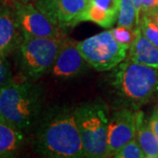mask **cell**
<instances>
[{
    "label": "cell",
    "instance_id": "7402d4cb",
    "mask_svg": "<svg viewBox=\"0 0 158 158\" xmlns=\"http://www.w3.org/2000/svg\"><path fill=\"white\" fill-rule=\"evenodd\" d=\"M148 123H149V126H150L151 129L153 130L154 134L156 135L158 139V109L153 113V115L148 120Z\"/></svg>",
    "mask_w": 158,
    "mask_h": 158
},
{
    "label": "cell",
    "instance_id": "7c38bea8",
    "mask_svg": "<svg viewBox=\"0 0 158 158\" xmlns=\"http://www.w3.org/2000/svg\"><path fill=\"white\" fill-rule=\"evenodd\" d=\"M119 0H90L79 23L90 21L104 28H111L118 20Z\"/></svg>",
    "mask_w": 158,
    "mask_h": 158
},
{
    "label": "cell",
    "instance_id": "ac0fdd59",
    "mask_svg": "<svg viewBox=\"0 0 158 158\" xmlns=\"http://www.w3.org/2000/svg\"><path fill=\"white\" fill-rule=\"evenodd\" d=\"M116 158H144L146 157L137 139L127 142L114 155Z\"/></svg>",
    "mask_w": 158,
    "mask_h": 158
},
{
    "label": "cell",
    "instance_id": "ba28073f",
    "mask_svg": "<svg viewBox=\"0 0 158 158\" xmlns=\"http://www.w3.org/2000/svg\"><path fill=\"white\" fill-rule=\"evenodd\" d=\"M90 0H38L33 3L48 19L62 30L74 27Z\"/></svg>",
    "mask_w": 158,
    "mask_h": 158
},
{
    "label": "cell",
    "instance_id": "cb8c5ba5",
    "mask_svg": "<svg viewBox=\"0 0 158 158\" xmlns=\"http://www.w3.org/2000/svg\"><path fill=\"white\" fill-rule=\"evenodd\" d=\"M19 1L24 2V3H34V2H36L38 0H19Z\"/></svg>",
    "mask_w": 158,
    "mask_h": 158
},
{
    "label": "cell",
    "instance_id": "d4e9b609",
    "mask_svg": "<svg viewBox=\"0 0 158 158\" xmlns=\"http://www.w3.org/2000/svg\"><path fill=\"white\" fill-rule=\"evenodd\" d=\"M153 19H154V20H155V21H156V24H157L158 25V14H156V15H155V16H154V17H152Z\"/></svg>",
    "mask_w": 158,
    "mask_h": 158
},
{
    "label": "cell",
    "instance_id": "5bb4252c",
    "mask_svg": "<svg viewBox=\"0 0 158 158\" xmlns=\"http://www.w3.org/2000/svg\"><path fill=\"white\" fill-rule=\"evenodd\" d=\"M23 134L0 115V157L16 156L24 141Z\"/></svg>",
    "mask_w": 158,
    "mask_h": 158
},
{
    "label": "cell",
    "instance_id": "44dd1931",
    "mask_svg": "<svg viewBox=\"0 0 158 158\" xmlns=\"http://www.w3.org/2000/svg\"><path fill=\"white\" fill-rule=\"evenodd\" d=\"M141 12L149 17L158 14V0H142Z\"/></svg>",
    "mask_w": 158,
    "mask_h": 158
},
{
    "label": "cell",
    "instance_id": "52a82bcc",
    "mask_svg": "<svg viewBox=\"0 0 158 158\" xmlns=\"http://www.w3.org/2000/svg\"><path fill=\"white\" fill-rule=\"evenodd\" d=\"M13 11L24 35L35 37H65L64 30L51 22L33 3L12 0Z\"/></svg>",
    "mask_w": 158,
    "mask_h": 158
},
{
    "label": "cell",
    "instance_id": "277c9868",
    "mask_svg": "<svg viewBox=\"0 0 158 158\" xmlns=\"http://www.w3.org/2000/svg\"><path fill=\"white\" fill-rule=\"evenodd\" d=\"M85 157H108L107 106L99 100L80 105L74 109Z\"/></svg>",
    "mask_w": 158,
    "mask_h": 158
},
{
    "label": "cell",
    "instance_id": "d6986e66",
    "mask_svg": "<svg viewBox=\"0 0 158 158\" xmlns=\"http://www.w3.org/2000/svg\"><path fill=\"white\" fill-rule=\"evenodd\" d=\"M135 29L131 30L125 27L118 26L112 29V33L118 42L130 48L135 37Z\"/></svg>",
    "mask_w": 158,
    "mask_h": 158
},
{
    "label": "cell",
    "instance_id": "5b68a950",
    "mask_svg": "<svg viewBox=\"0 0 158 158\" xmlns=\"http://www.w3.org/2000/svg\"><path fill=\"white\" fill-rule=\"evenodd\" d=\"M65 39L24 35L18 48L19 65L23 77L35 81L50 70Z\"/></svg>",
    "mask_w": 158,
    "mask_h": 158
},
{
    "label": "cell",
    "instance_id": "3957f363",
    "mask_svg": "<svg viewBox=\"0 0 158 158\" xmlns=\"http://www.w3.org/2000/svg\"><path fill=\"white\" fill-rule=\"evenodd\" d=\"M157 69L128 58L116 67L111 85L124 107L135 110L157 94Z\"/></svg>",
    "mask_w": 158,
    "mask_h": 158
},
{
    "label": "cell",
    "instance_id": "e0dca14e",
    "mask_svg": "<svg viewBox=\"0 0 158 158\" xmlns=\"http://www.w3.org/2000/svg\"><path fill=\"white\" fill-rule=\"evenodd\" d=\"M139 27L145 37L158 48V25L154 19L147 15H142Z\"/></svg>",
    "mask_w": 158,
    "mask_h": 158
},
{
    "label": "cell",
    "instance_id": "9c48e42d",
    "mask_svg": "<svg viewBox=\"0 0 158 158\" xmlns=\"http://www.w3.org/2000/svg\"><path fill=\"white\" fill-rule=\"evenodd\" d=\"M138 113L127 107L113 113L108 127V157L114 156L124 145L136 138Z\"/></svg>",
    "mask_w": 158,
    "mask_h": 158
},
{
    "label": "cell",
    "instance_id": "8992f818",
    "mask_svg": "<svg viewBox=\"0 0 158 158\" xmlns=\"http://www.w3.org/2000/svg\"><path fill=\"white\" fill-rule=\"evenodd\" d=\"M85 61L98 71L116 68L127 59L129 48L114 38L112 30H106L77 43Z\"/></svg>",
    "mask_w": 158,
    "mask_h": 158
},
{
    "label": "cell",
    "instance_id": "7a4b0ae2",
    "mask_svg": "<svg viewBox=\"0 0 158 158\" xmlns=\"http://www.w3.org/2000/svg\"><path fill=\"white\" fill-rule=\"evenodd\" d=\"M27 78L13 79L0 88V115L23 133L36 126L42 113V89Z\"/></svg>",
    "mask_w": 158,
    "mask_h": 158
},
{
    "label": "cell",
    "instance_id": "2e32d148",
    "mask_svg": "<svg viewBox=\"0 0 158 158\" xmlns=\"http://www.w3.org/2000/svg\"><path fill=\"white\" fill-rule=\"evenodd\" d=\"M118 26L125 27L131 30H135L137 26L136 11L132 0H119Z\"/></svg>",
    "mask_w": 158,
    "mask_h": 158
},
{
    "label": "cell",
    "instance_id": "9a60e30c",
    "mask_svg": "<svg viewBox=\"0 0 158 158\" xmlns=\"http://www.w3.org/2000/svg\"><path fill=\"white\" fill-rule=\"evenodd\" d=\"M136 139L146 157L158 158V139L151 129L149 123L145 120L141 112L138 113Z\"/></svg>",
    "mask_w": 158,
    "mask_h": 158
},
{
    "label": "cell",
    "instance_id": "6da1fadb",
    "mask_svg": "<svg viewBox=\"0 0 158 158\" xmlns=\"http://www.w3.org/2000/svg\"><path fill=\"white\" fill-rule=\"evenodd\" d=\"M33 140L34 151L46 157H85L74 109L55 106L40 118Z\"/></svg>",
    "mask_w": 158,
    "mask_h": 158
},
{
    "label": "cell",
    "instance_id": "603a6c76",
    "mask_svg": "<svg viewBox=\"0 0 158 158\" xmlns=\"http://www.w3.org/2000/svg\"><path fill=\"white\" fill-rule=\"evenodd\" d=\"M132 2L135 8L136 16H137V26H139L141 19V2H142V0H132Z\"/></svg>",
    "mask_w": 158,
    "mask_h": 158
},
{
    "label": "cell",
    "instance_id": "30bf717a",
    "mask_svg": "<svg viewBox=\"0 0 158 158\" xmlns=\"http://www.w3.org/2000/svg\"><path fill=\"white\" fill-rule=\"evenodd\" d=\"M77 42L65 39L54 62L51 72L60 79L74 77L81 73L88 62L81 55L77 46Z\"/></svg>",
    "mask_w": 158,
    "mask_h": 158
},
{
    "label": "cell",
    "instance_id": "ffe728a7",
    "mask_svg": "<svg viewBox=\"0 0 158 158\" xmlns=\"http://www.w3.org/2000/svg\"><path fill=\"white\" fill-rule=\"evenodd\" d=\"M12 80L11 67L6 59H0V88Z\"/></svg>",
    "mask_w": 158,
    "mask_h": 158
},
{
    "label": "cell",
    "instance_id": "8fae6325",
    "mask_svg": "<svg viewBox=\"0 0 158 158\" xmlns=\"http://www.w3.org/2000/svg\"><path fill=\"white\" fill-rule=\"evenodd\" d=\"M23 38L24 34L14 11L0 4V59H5L19 48Z\"/></svg>",
    "mask_w": 158,
    "mask_h": 158
},
{
    "label": "cell",
    "instance_id": "4fadbf2b",
    "mask_svg": "<svg viewBox=\"0 0 158 158\" xmlns=\"http://www.w3.org/2000/svg\"><path fill=\"white\" fill-rule=\"evenodd\" d=\"M128 59L132 62L158 69V48L142 34L140 27L135 29V37L129 48Z\"/></svg>",
    "mask_w": 158,
    "mask_h": 158
}]
</instances>
